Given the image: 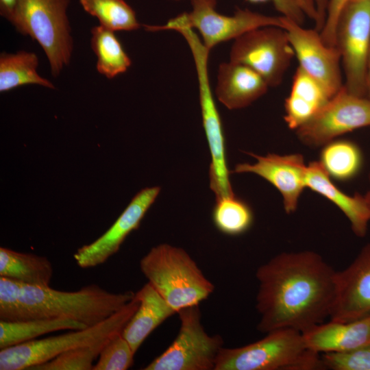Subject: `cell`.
<instances>
[{
    "mask_svg": "<svg viewBox=\"0 0 370 370\" xmlns=\"http://www.w3.org/2000/svg\"><path fill=\"white\" fill-rule=\"evenodd\" d=\"M336 271L312 251L280 253L260 266L257 330L291 328L304 333L330 318Z\"/></svg>",
    "mask_w": 370,
    "mask_h": 370,
    "instance_id": "obj_1",
    "label": "cell"
},
{
    "mask_svg": "<svg viewBox=\"0 0 370 370\" xmlns=\"http://www.w3.org/2000/svg\"><path fill=\"white\" fill-rule=\"evenodd\" d=\"M135 293H112L97 284L75 291L56 290L23 284L21 300L27 319L33 318L73 320L87 327L97 325L121 309Z\"/></svg>",
    "mask_w": 370,
    "mask_h": 370,
    "instance_id": "obj_2",
    "label": "cell"
},
{
    "mask_svg": "<svg viewBox=\"0 0 370 370\" xmlns=\"http://www.w3.org/2000/svg\"><path fill=\"white\" fill-rule=\"evenodd\" d=\"M140 269L177 313L198 306L214 291V284L184 249L166 243L153 247L140 260Z\"/></svg>",
    "mask_w": 370,
    "mask_h": 370,
    "instance_id": "obj_3",
    "label": "cell"
},
{
    "mask_svg": "<svg viewBox=\"0 0 370 370\" xmlns=\"http://www.w3.org/2000/svg\"><path fill=\"white\" fill-rule=\"evenodd\" d=\"M266 334L242 347H222L214 370L324 369L321 354L307 347L301 332L282 328Z\"/></svg>",
    "mask_w": 370,
    "mask_h": 370,
    "instance_id": "obj_4",
    "label": "cell"
},
{
    "mask_svg": "<svg viewBox=\"0 0 370 370\" xmlns=\"http://www.w3.org/2000/svg\"><path fill=\"white\" fill-rule=\"evenodd\" d=\"M71 0H19L11 21L16 29L43 49L58 77L70 63L73 40L66 11Z\"/></svg>",
    "mask_w": 370,
    "mask_h": 370,
    "instance_id": "obj_5",
    "label": "cell"
},
{
    "mask_svg": "<svg viewBox=\"0 0 370 370\" xmlns=\"http://www.w3.org/2000/svg\"><path fill=\"white\" fill-rule=\"evenodd\" d=\"M135 297L105 321L82 330L34 339L0 351L1 370H30L60 354L79 347L94 344L122 332L138 307Z\"/></svg>",
    "mask_w": 370,
    "mask_h": 370,
    "instance_id": "obj_6",
    "label": "cell"
},
{
    "mask_svg": "<svg viewBox=\"0 0 370 370\" xmlns=\"http://www.w3.org/2000/svg\"><path fill=\"white\" fill-rule=\"evenodd\" d=\"M192 10L172 18L164 25H144L147 31L172 29L184 26L199 31L204 46L210 51L221 42L236 39L252 29L277 26L282 27V16H268L247 9H237L232 16L216 10V0H191Z\"/></svg>",
    "mask_w": 370,
    "mask_h": 370,
    "instance_id": "obj_7",
    "label": "cell"
},
{
    "mask_svg": "<svg viewBox=\"0 0 370 370\" xmlns=\"http://www.w3.org/2000/svg\"><path fill=\"white\" fill-rule=\"evenodd\" d=\"M177 314L180 327L176 338L143 369L214 370L223 338L205 331L199 305L184 308Z\"/></svg>",
    "mask_w": 370,
    "mask_h": 370,
    "instance_id": "obj_8",
    "label": "cell"
},
{
    "mask_svg": "<svg viewBox=\"0 0 370 370\" xmlns=\"http://www.w3.org/2000/svg\"><path fill=\"white\" fill-rule=\"evenodd\" d=\"M294 57L286 30L277 26L245 33L234 40L230 53V61L251 69L269 87L280 85Z\"/></svg>",
    "mask_w": 370,
    "mask_h": 370,
    "instance_id": "obj_9",
    "label": "cell"
},
{
    "mask_svg": "<svg viewBox=\"0 0 370 370\" xmlns=\"http://www.w3.org/2000/svg\"><path fill=\"white\" fill-rule=\"evenodd\" d=\"M345 77L350 92L366 97V69L370 47V0H350L343 9L336 29Z\"/></svg>",
    "mask_w": 370,
    "mask_h": 370,
    "instance_id": "obj_10",
    "label": "cell"
},
{
    "mask_svg": "<svg viewBox=\"0 0 370 370\" xmlns=\"http://www.w3.org/2000/svg\"><path fill=\"white\" fill-rule=\"evenodd\" d=\"M370 126V99L345 86L309 121L296 130L301 143L323 146L337 137Z\"/></svg>",
    "mask_w": 370,
    "mask_h": 370,
    "instance_id": "obj_11",
    "label": "cell"
},
{
    "mask_svg": "<svg viewBox=\"0 0 370 370\" xmlns=\"http://www.w3.org/2000/svg\"><path fill=\"white\" fill-rule=\"evenodd\" d=\"M282 27L299 61V66L317 80L331 97L344 86L341 57L337 47L323 41L320 32L282 16Z\"/></svg>",
    "mask_w": 370,
    "mask_h": 370,
    "instance_id": "obj_12",
    "label": "cell"
},
{
    "mask_svg": "<svg viewBox=\"0 0 370 370\" xmlns=\"http://www.w3.org/2000/svg\"><path fill=\"white\" fill-rule=\"evenodd\" d=\"M198 80L199 103L203 127L208 141L211 162L209 168L210 188L216 199L235 195L227 165L225 140L220 114L210 86L208 55L198 52L193 56Z\"/></svg>",
    "mask_w": 370,
    "mask_h": 370,
    "instance_id": "obj_13",
    "label": "cell"
},
{
    "mask_svg": "<svg viewBox=\"0 0 370 370\" xmlns=\"http://www.w3.org/2000/svg\"><path fill=\"white\" fill-rule=\"evenodd\" d=\"M160 192V186L147 187L140 190L104 234L77 250L73 255L77 264L82 269L92 268L104 263L116 254L126 237L138 228Z\"/></svg>",
    "mask_w": 370,
    "mask_h": 370,
    "instance_id": "obj_14",
    "label": "cell"
},
{
    "mask_svg": "<svg viewBox=\"0 0 370 370\" xmlns=\"http://www.w3.org/2000/svg\"><path fill=\"white\" fill-rule=\"evenodd\" d=\"M256 162L237 164L232 173L256 174L264 179L281 193L286 213L296 211L299 197L306 186L307 165L299 153L258 156L249 153Z\"/></svg>",
    "mask_w": 370,
    "mask_h": 370,
    "instance_id": "obj_15",
    "label": "cell"
},
{
    "mask_svg": "<svg viewBox=\"0 0 370 370\" xmlns=\"http://www.w3.org/2000/svg\"><path fill=\"white\" fill-rule=\"evenodd\" d=\"M370 314V243L353 262L336 271V294L330 319L348 322Z\"/></svg>",
    "mask_w": 370,
    "mask_h": 370,
    "instance_id": "obj_16",
    "label": "cell"
},
{
    "mask_svg": "<svg viewBox=\"0 0 370 370\" xmlns=\"http://www.w3.org/2000/svg\"><path fill=\"white\" fill-rule=\"evenodd\" d=\"M302 334L307 347L317 353L351 352L370 345V314L348 322L330 320Z\"/></svg>",
    "mask_w": 370,
    "mask_h": 370,
    "instance_id": "obj_17",
    "label": "cell"
},
{
    "mask_svg": "<svg viewBox=\"0 0 370 370\" xmlns=\"http://www.w3.org/2000/svg\"><path fill=\"white\" fill-rule=\"evenodd\" d=\"M269 87L260 75L245 65L229 61L219 66L215 94L230 110L247 107L264 95Z\"/></svg>",
    "mask_w": 370,
    "mask_h": 370,
    "instance_id": "obj_18",
    "label": "cell"
},
{
    "mask_svg": "<svg viewBox=\"0 0 370 370\" xmlns=\"http://www.w3.org/2000/svg\"><path fill=\"white\" fill-rule=\"evenodd\" d=\"M306 186L320 194L337 206L349 220L355 235L364 237L370 221V208L364 195H349L340 190L331 180L319 161L307 165Z\"/></svg>",
    "mask_w": 370,
    "mask_h": 370,
    "instance_id": "obj_19",
    "label": "cell"
},
{
    "mask_svg": "<svg viewBox=\"0 0 370 370\" xmlns=\"http://www.w3.org/2000/svg\"><path fill=\"white\" fill-rule=\"evenodd\" d=\"M331 98L317 80L298 66L284 101V119L288 128L296 130L306 123Z\"/></svg>",
    "mask_w": 370,
    "mask_h": 370,
    "instance_id": "obj_20",
    "label": "cell"
},
{
    "mask_svg": "<svg viewBox=\"0 0 370 370\" xmlns=\"http://www.w3.org/2000/svg\"><path fill=\"white\" fill-rule=\"evenodd\" d=\"M139 304L121 334L136 353L148 336L176 312L148 282L135 293Z\"/></svg>",
    "mask_w": 370,
    "mask_h": 370,
    "instance_id": "obj_21",
    "label": "cell"
},
{
    "mask_svg": "<svg viewBox=\"0 0 370 370\" xmlns=\"http://www.w3.org/2000/svg\"><path fill=\"white\" fill-rule=\"evenodd\" d=\"M53 273L45 256L0 247V276L35 286H50Z\"/></svg>",
    "mask_w": 370,
    "mask_h": 370,
    "instance_id": "obj_22",
    "label": "cell"
},
{
    "mask_svg": "<svg viewBox=\"0 0 370 370\" xmlns=\"http://www.w3.org/2000/svg\"><path fill=\"white\" fill-rule=\"evenodd\" d=\"M38 58L32 51H20L15 53L0 54V92H4L18 86L36 84L55 88L47 79L38 71Z\"/></svg>",
    "mask_w": 370,
    "mask_h": 370,
    "instance_id": "obj_23",
    "label": "cell"
},
{
    "mask_svg": "<svg viewBox=\"0 0 370 370\" xmlns=\"http://www.w3.org/2000/svg\"><path fill=\"white\" fill-rule=\"evenodd\" d=\"M86 328L81 323L62 319L33 318L13 322L0 321V349L36 339L51 332Z\"/></svg>",
    "mask_w": 370,
    "mask_h": 370,
    "instance_id": "obj_24",
    "label": "cell"
},
{
    "mask_svg": "<svg viewBox=\"0 0 370 370\" xmlns=\"http://www.w3.org/2000/svg\"><path fill=\"white\" fill-rule=\"evenodd\" d=\"M90 46L97 57L98 73L108 79L125 72L132 62L122 47L114 32L102 26L92 28Z\"/></svg>",
    "mask_w": 370,
    "mask_h": 370,
    "instance_id": "obj_25",
    "label": "cell"
},
{
    "mask_svg": "<svg viewBox=\"0 0 370 370\" xmlns=\"http://www.w3.org/2000/svg\"><path fill=\"white\" fill-rule=\"evenodd\" d=\"M319 162L331 178L344 182L359 173L362 155L355 143L335 139L323 145Z\"/></svg>",
    "mask_w": 370,
    "mask_h": 370,
    "instance_id": "obj_26",
    "label": "cell"
},
{
    "mask_svg": "<svg viewBox=\"0 0 370 370\" xmlns=\"http://www.w3.org/2000/svg\"><path fill=\"white\" fill-rule=\"evenodd\" d=\"M212 219L214 226L221 233L238 236L251 227L254 214L246 201L234 195L216 199Z\"/></svg>",
    "mask_w": 370,
    "mask_h": 370,
    "instance_id": "obj_27",
    "label": "cell"
},
{
    "mask_svg": "<svg viewBox=\"0 0 370 370\" xmlns=\"http://www.w3.org/2000/svg\"><path fill=\"white\" fill-rule=\"evenodd\" d=\"M79 3L101 26L112 32L132 31L140 26L135 12L124 0H79Z\"/></svg>",
    "mask_w": 370,
    "mask_h": 370,
    "instance_id": "obj_28",
    "label": "cell"
},
{
    "mask_svg": "<svg viewBox=\"0 0 370 370\" xmlns=\"http://www.w3.org/2000/svg\"><path fill=\"white\" fill-rule=\"evenodd\" d=\"M110 336L90 345L64 352L46 362L33 367L30 370H92L94 361L98 358Z\"/></svg>",
    "mask_w": 370,
    "mask_h": 370,
    "instance_id": "obj_29",
    "label": "cell"
},
{
    "mask_svg": "<svg viewBox=\"0 0 370 370\" xmlns=\"http://www.w3.org/2000/svg\"><path fill=\"white\" fill-rule=\"evenodd\" d=\"M136 353L121 333L111 336L103 347L92 370H125L134 363Z\"/></svg>",
    "mask_w": 370,
    "mask_h": 370,
    "instance_id": "obj_30",
    "label": "cell"
},
{
    "mask_svg": "<svg viewBox=\"0 0 370 370\" xmlns=\"http://www.w3.org/2000/svg\"><path fill=\"white\" fill-rule=\"evenodd\" d=\"M23 283L0 276V321H19L27 319L21 300Z\"/></svg>",
    "mask_w": 370,
    "mask_h": 370,
    "instance_id": "obj_31",
    "label": "cell"
},
{
    "mask_svg": "<svg viewBox=\"0 0 370 370\" xmlns=\"http://www.w3.org/2000/svg\"><path fill=\"white\" fill-rule=\"evenodd\" d=\"M324 369L370 370V345L347 352L321 354Z\"/></svg>",
    "mask_w": 370,
    "mask_h": 370,
    "instance_id": "obj_32",
    "label": "cell"
},
{
    "mask_svg": "<svg viewBox=\"0 0 370 370\" xmlns=\"http://www.w3.org/2000/svg\"><path fill=\"white\" fill-rule=\"evenodd\" d=\"M350 0H329L326 17L320 31L321 37L328 46H336V29L340 14Z\"/></svg>",
    "mask_w": 370,
    "mask_h": 370,
    "instance_id": "obj_33",
    "label": "cell"
},
{
    "mask_svg": "<svg viewBox=\"0 0 370 370\" xmlns=\"http://www.w3.org/2000/svg\"><path fill=\"white\" fill-rule=\"evenodd\" d=\"M250 3L271 2L281 16L303 25L306 17L297 0H246Z\"/></svg>",
    "mask_w": 370,
    "mask_h": 370,
    "instance_id": "obj_34",
    "label": "cell"
},
{
    "mask_svg": "<svg viewBox=\"0 0 370 370\" xmlns=\"http://www.w3.org/2000/svg\"><path fill=\"white\" fill-rule=\"evenodd\" d=\"M19 0H0V14L11 22Z\"/></svg>",
    "mask_w": 370,
    "mask_h": 370,
    "instance_id": "obj_35",
    "label": "cell"
},
{
    "mask_svg": "<svg viewBox=\"0 0 370 370\" xmlns=\"http://www.w3.org/2000/svg\"><path fill=\"white\" fill-rule=\"evenodd\" d=\"M313 1L318 14V22L314 29L320 32L325 23L329 0H313Z\"/></svg>",
    "mask_w": 370,
    "mask_h": 370,
    "instance_id": "obj_36",
    "label": "cell"
},
{
    "mask_svg": "<svg viewBox=\"0 0 370 370\" xmlns=\"http://www.w3.org/2000/svg\"><path fill=\"white\" fill-rule=\"evenodd\" d=\"M304 14L312 20L316 25L318 22V14L313 0H297Z\"/></svg>",
    "mask_w": 370,
    "mask_h": 370,
    "instance_id": "obj_37",
    "label": "cell"
},
{
    "mask_svg": "<svg viewBox=\"0 0 370 370\" xmlns=\"http://www.w3.org/2000/svg\"><path fill=\"white\" fill-rule=\"evenodd\" d=\"M366 97L370 99V47L367 56L366 69Z\"/></svg>",
    "mask_w": 370,
    "mask_h": 370,
    "instance_id": "obj_38",
    "label": "cell"
},
{
    "mask_svg": "<svg viewBox=\"0 0 370 370\" xmlns=\"http://www.w3.org/2000/svg\"><path fill=\"white\" fill-rule=\"evenodd\" d=\"M369 180H370V177H369ZM364 196L367 202L369 207L370 208V188H369L368 191L366 193V194Z\"/></svg>",
    "mask_w": 370,
    "mask_h": 370,
    "instance_id": "obj_39",
    "label": "cell"
}]
</instances>
